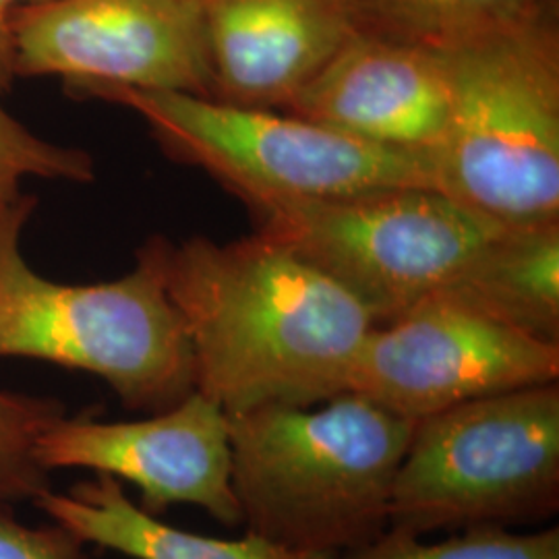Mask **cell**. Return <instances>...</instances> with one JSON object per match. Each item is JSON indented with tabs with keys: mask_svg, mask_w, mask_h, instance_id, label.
Here are the masks:
<instances>
[{
	"mask_svg": "<svg viewBox=\"0 0 559 559\" xmlns=\"http://www.w3.org/2000/svg\"><path fill=\"white\" fill-rule=\"evenodd\" d=\"M164 286L191 342L195 392L226 415L346 392L376 328L336 280L263 233L226 245L166 240Z\"/></svg>",
	"mask_w": 559,
	"mask_h": 559,
	"instance_id": "1",
	"label": "cell"
},
{
	"mask_svg": "<svg viewBox=\"0 0 559 559\" xmlns=\"http://www.w3.org/2000/svg\"><path fill=\"white\" fill-rule=\"evenodd\" d=\"M226 417L230 485L247 533L336 558L388 531L415 423L355 392Z\"/></svg>",
	"mask_w": 559,
	"mask_h": 559,
	"instance_id": "2",
	"label": "cell"
},
{
	"mask_svg": "<svg viewBox=\"0 0 559 559\" xmlns=\"http://www.w3.org/2000/svg\"><path fill=\"white\" fill-rule=\"evenodd\" d=\"M36 210L0 203V359L46 360L106 381L120 402L158 415L195 392L193 350L164 286V239L110 282L60 284L27 265L21 235Z\"/></svg>",
	"mask_w": 559,
	"mask_h": 559,
	"instance_id": "3",
	"label": "cell"
},
{
	"mask_svg": "<svg viewBox=\"0 0 559 559\" xmlns=\"http://www.w3.org/2000/svg\"><path fill=\"white\" fill-rule=\"evenodd\" d=\"M452 106L438 187L506 226L559 222V29L554 4L441 48Z\"/></svg>",
	"mask_w": 559,
	"mask_h": 559,
	"instance_id": "4",
	"label": "cell"
},
{
	"mask_svg": "<svg viewBox=\"0 0 559 559\" xmlns=\"http://www.w3.org/2000/svg\"><path fill=\"white\" fill-rule=\"evenodd\" d=\"M94 96L135 110L166 154L200 166L255 212L404 187L440 189L436 156L376 145L278 108L133 87Z\"/></svg>",
	"mask_w": 559,
	"mask_h": 559,
	"instance_id": "5",
	"label": "cell"
},
{
	"mask_svg": "<svg viewBox=\"0 0 559 559\" xmlns=\"http://www.w3.org/2000/svg\"><path fill=\"white\" fill-rule=\"evenodd\" d=\"M558 510L559 385L551 381L417 420L394 480L390 526L425 537L533 524Z\"/></svg>",
	"mask_w": 559,
	"mask_h": 559,
	"instance_id": "6",
	"label": "cell"
},
{
	"mask_svg": "<svg viewBox=\"0 0 559 559\" xmlns=\"http://www.w3.org/2000/svg\"><path fill=\"white\" fill-rule=\"evenodd\" d=\"M258 214L263 235L336 280L376 325L450 290L506 228L433 187L299 201Z\"/></svg>",
	"mask_w": 559,
	"mask_h": 559,
	"instance_id": "7",
	"label": "cell"
},
{
	"mask_svg": "<svg viewBox=\"0 0 559 559\" xmlns=\"http://www.w3.org/2000/svg\"><path fill=\"white\" fill-rule=\"evenodd\" d=\"M15 73L94 96L133 87L214 98L201 0H38L13 13Z\"/></svg>",
	"mask_w": 559,
	"mask_h": 559,
	"instance_id": "8",
	"label": "cell"
},
{
	"mask_svg": "<svg viewBox=\"0 0 559 559\" xmlns=\"http://www.w3.org/2000/svg\"><path fill=\"white\" fill-rule=\"evenodd\" d=\"M558 378L559 344L433 295L367 334L346 392L417 423L462 402Z\"/></svg>",
	"mask_w": 559,
	"mask_h": 559,
	"instance_id": "9",
	"label": "cell"
},
{
	"mask_svg": "<svg viewBox=\"0 0 559 559\" xmlns=\"http://www.w3.org/2000/svg\"><path fill=\"white\" fill-rule=\"evenodd\" d=\"M36 459L48 473L90 468L129 480L152 516L175 503H191L226 526L242 524L230 485L228 417L200 392L147 419L64 415L41 431Z\"/></svg>",
	"mask_w": 559,
	"mask_h": 559,
	"instance_id": "10",
	"label": "cell"
},
{
	"mask_svg": "<svg viewBox=\"0 0 559 559\" xmlns=\"http://www.w3.org/2000/svg\"><path fill=\"white\" fill-rule=\"evenodd\" d=\"M450 106L441 48L359 29L282 110L376 145L436 156Z\"/></svg>",
	"mask_w": 559,
	"mask_h": 559,
	"instance_id": "11",
	"label": "cell"
},
{
	"mask_svg": "<svg viewBox=\"0 0 559 559\" xmlns=\"http://www.w3.org/2000/svg\"><path fill=\"white\" fill-rule=\"evenodd\" d=\"M214 100L284 108L360 29L353 0H201Z\"/></svg>",
	"mask_w": 559,
	"mask_h": 559,
	"instance_id": "12",
	"label": "cell"
},
{
	"mask_svg": "<svg viewBox=\"0 0 559 559\" xmlns=\"http://www.w3.org/2000/svg\"><path fill=\"white\" fill-rule=\"evenodd\" d=\"M36 503L85 545L94 543L131 559H334L288 549L253 533L228 540L180 531L133 503L119 479L102 473L75 483L67 493L50 489Z\"/></svg>",
	"mask_w": 559,
	"mask_h": 559,
	"instance_id": "13",
	"label": "cell"
},
{
	"mask_svg": "<svg viewBox=\"0 0 559 559\" xmlns=\"http://www.w3.org/2000/svg\"><path fill=\"white\" fill-rule=\"evenodd\" d=\"M440 295L559 344V222L506 226Z\"/></svg>",
	"mask_w": 559,
	"mask_h": 559,
	"instance_id": "14",
	"label": "cell"
},
{
	"mask_svg": "<svg viewBox=\"0 0 559 559\" xmlns=\"http://www.w3.org/2000/svg\"><path fill=\"white\" fill-rule=\"evenodd\" d=\"M551 0H353L360 29L448 48L510 27Z\"/></svg>",
	"mask_w": 559,
	"mask_h": 559,
	"instance_id": "15",
	"label": "cell"
},
{
	"mask_svg": "<svg viewBox=\"0 0 559 559\" xmlns=\"http://www.w3.org/2000/svg\"><path fill=\"white\" fill-rule=\"evenodd\" d=\"M334 559H559V528L512 533L506 526H475L427 543L390 526L378 539Z\"/></svg>",
	"mask_w": 559,
	"mask_h": 559,
	"instance_id": "16",
	"label": "cell"
},
{
	"mask_svg": "<svg viewBox=\"0 0 559 559\" xmlns=\"http://www.w3.org/2000/svg\"><path fill=\"white\" fill-rule=\"evenodd\" d=\"M64 415L59 400L0 392V508L36 501L50 491V473L36 459V441Z\"/></svg>",
	"mask_w": 559,
	"mask_h": 559,
	"instance_id": "17",
	"label": "cell"
},
{
	"mask_svg": "<svg viewBox=\"0 0 559 559\" xmlns=\"http://www.w3.org/2000/svg\"><path fill=\"white\" fill-rule=\"evenodd\" d=\"M25 179L94 180V160L78 147L41 140L0 106V203L15 201Z\"/></svg>",
	"mask_w": 559,
	"mask_h": 559,
	"instance_id": "18",
	"label": "cell"
},
{
	"mask_svg": "<svg viewBox=\"0 0 559 559\" xmlns=\"http://www.w3.org/2000/svg\"><path fill=\"white\" fill-rule=\"evenodd\" d=\"M0 508V559H90L85 543L57 522L29 526Z\"/></svg>",
	"mask_w": 559,
	"mask_h": 559,
	"instance_id": "19",
	"label": "cell"
},
{
	"mask_svg": "<svg viewBox=\"0 0 559 559\" xmlns=\"http://www.w3.org/2000/svg\"><path fill=\"white\" fill-rule=\"evenodd\" d=\"M38 0H0V94H9L17 81L13 13L21 4Z\"/></svg>",
	"mask_w": 559,
	"mask_h": 559,
	"instance_id": "20",
	"label": "cell"
}]
</instances>
